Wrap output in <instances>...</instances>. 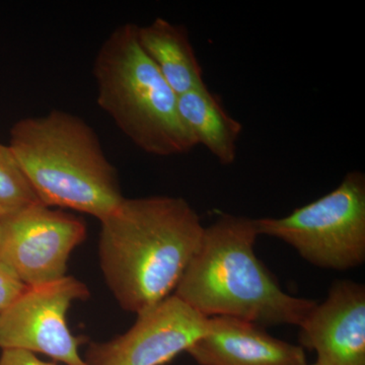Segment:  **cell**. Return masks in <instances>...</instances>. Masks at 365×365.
<instances>
[{"label": "cell", "instance_id": "1", "mask_svg": "<svg viewBox=\"0 0 365 365\" xmlns=\"http://www.w3.org/2000/svg\"><path fill=\"white\" fill-rule=\"evenodd\" d=\"M204 228L181 197L124 198L101 220L98 239L101 270L119 306L138 314L174 294Z\"/></svg>", "mask_w": 365, "mask_h": 365}, {"label": "cell", "instance_id": "2", "mask_svg": "<svg viewBox=\"0 0 365 365\" xmlns=\"http://www.w3.org/2000/svg\"><path fill=\"white\" fill-rule=\"evenodd\" d=\"M255 220L220 215L204 228L200 246L174 295L199 314L263 327H299L317 302L287 294L255 253Z\"/></svg>", "mask_w": 365, "mask_h": 365}, {"label": "cell", "instance_id": "3", "mask_svg": "<svg viewBox=\"0 0 365 365\" xmlns=\"http://www.w3.org/2000/svg\"><path fill=\"white\" fill-rule=\"evenodd\" d=\"M9 148L39 200L98 220L124 200L117 170L93 127L71 113L52 110L19 120Z\"/></svg>", "mask_w": 365, "mask_h": 365}, {"label": "cell", "instance_id": "4", "mask_svg": "<svg viewBox=\"0 0 365 365\" xmlns=\"http://www.w3.org/2000/svg\"><path fill=\"white\" fill-rule=\"evenodd\" d=\"M93 76L98 106L144 153L170 157L195 148L180 117L178 96L141 49L136 25L110 34L96 56Z\"/></svg>", "mask_w": 365, "mask_h": 365}, {"label": "cell", "instance_id": "5", "mask_svg": "<svg viewBox=\"0 0 365 365\" xmlns=\"http://www.w3.org/2000/svg\"><path fill=\"white\" fill-rule=\"evenodd\" d=\"M259 235L287 242L316 267L349 270L365 261V176L348 173L337 188L283 217L255 220Z\"/></svg>", "mask_w": 365, "mask_h": 365}, {"label": "cell", "instance_id": "6", "mask_svg": "<svg viewBox=\"0 0 365 365\" xmlns=\"http://www.w3.org/2000/svg\"><path fill=\"white\" fill-rule=\"evenodd\" d=\"M85 283L72 276L25 290L0 314V348L44 354L66 365H88L79 347L83 339L71 333L67 314L86 299Z\"/></svg>", "mask_w": 365, "mask_h": 365}, {"label": "cell", "instance_id": "7", "mask_svg": "<svg viewBox=\"0 0 365 365\" xmlns=\"http://www.w3.org/2000/svg\"><path fill=\"white\" fill-rule=\"evenodd\" d=\"M2 222L0 261L26 287L66 277L72 252L86 237L81 218L43 203L2 218Z\"/></svg>", "mask_w": 365, "mask_h": 365}, {"label": "cell", "instance_id": "8", "mask_svg": "<svg viewBox=\"0 0 365 365\" xmlns=\"http://www.w3.org/2000/svg\"><path fill=\"white\" fill-rule=\"evenodd\" d=\"M207 322L173 294L137 314L123 335L91 344L85 360L88 365H163L200 339Z\"/></svg>", "mask_w": 365, "mask_h": 365}, {"label": "cell", "instance_id": "9", "mask_svg": "<svg viewBox=\"0 0 365 365\" xmlns=\"http://www.w3.org/2000/svg\"><path fill=\"white\" fill-rule=\"evenodd\" d=\"M299 343L319 365H365V287L337 280L299 326Z\"/></svg>", "mask_w": 365, "mask_h": 365}, {"label": "cell", "instance_id": "10", "mask_svg": "<svg viewBox=\"0 0 365 365\" xmlns=\"http://www.w3.org/2000/svg\"><path fill=\"white\" fill-rule=\"evenodd\" d=\"M187 353L199 365H307L304 348L230 317L208 318L207 331Z\"/></svg>", "mask_w": 365, "mask_h": 365}, {"label": "cell", "instance_id": "11", "mask_svg": "<svg viewBox=\"0 0 365 365\" xmlns=\"http://www.w3.org/2000/svg\"><path fill=\"white\" fill-rule=\"evenodd\" d=\"M137 40L178 97L205 86L188 32L165 19L137 26Z\"/></svg>", "mask_w": 365, "mask_h": 365}, {"label": "cell", "instance_id": "12", "mask_svg": "<svg viewBox=\"0 0 365 365\" xmlns=\"http://www.w3.org/2000/svg\"><path fill=\"white\" fill-rule=\"evenodd\" d=\"M178 110L197 145L207 148L223 165L235 163L242 125L227 114L206 85L179 96Z\"/></svg>", "mask_w": 365, "mask_h": 365}, {"label": "cell", "instance_id": "13", "mask_svg": "<svg viewBox=\"0 0 365 365\" xmlns=\"http://www.w3.org/2000/svg\"><path fill=\"white\" fill-rule=\"evenodd\" d=\"M42 203L9 144L0 143V217L6 218Z\"/></svg>", "mask_w": 365, "mask_h": 365}, {"label": "cell", "instance_id": "14", "mask_svg": "<svg viewBox=\"0 0 365 365\" xmlns=\"http://www.w3.org/2000/svg\"><path fill=\"white\" fill-rule=\"evenodd\" d=\"M26 287L13 270L0 261V314L13 304Z\"/></svg>", "mask_w": 365, "mask_h": 365}, {"label": "cell", "instance_id": "15", "mask_svg": "<svg viewBox=\"0 0 365 365\" xmlns=\"http://www.w3.org/2000/svg\"><path fill=\"white\" fill-rule=\"evenodd\" d=\"M0 365H57L46 362L37 354L18 349H4L0 355Z\"/></svg>", "mask_w": 365, "mask_h": 365}, {"label": "cell", "instance_id": "16", "mask_svg": "<svg viewBox=\"0 0 365 365\" xmlns=\"http://www.w3.org/2000/svg\"><path fill=\"white\" fill-rule=\"evenodd\" d=\"M2 235H4V222H2V218L0 217V250H1Z\"/></svg>", "mask_w": 365, "mask_h": 365}, {"label": "cell", "instance_id": "17", "mask_svg": "<svg viewBox=\"0 0 365 365\" xmlns=\"http://www.w3.org/2000/svg\"><path fill=\"white\" fill-rule=\"evenodd\" d=\"M307 365H309V364H307ZM312 365H319V364H312Z\"/></svg>", "mask_w": 365, "mask_h": 365}]
</instances>
